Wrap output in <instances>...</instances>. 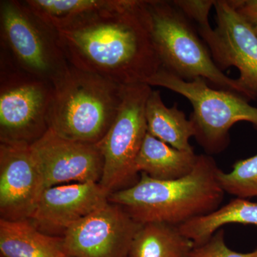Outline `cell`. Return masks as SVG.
Returning <instances> with one entry per match:
<instances>
[{"instance_id":"3957f363","label":"cell","mask_w":257,"mask_h":257,"mask_svg":"<svg viewBox=\"0 0 257 257\" xmlns=\"http://www.w3.org/2000/svg\"><path fill=\"white\" fill-rule=\"evenodd\" d=\"M53 85L50 128L67 140L97 145L117 114L125 85L71 65Z\"/></svg>"},{"instance_id":"5b68a950","label":"cell","mask_w":257,"mask_h":257,"mask_svg":"<svg viewBox=\"0 0 257 257\" xmlns=\"http://www.w3.org/2000/svg\"><path fill=\"white\" fill-rule=\"evenodd\" d=\"M145 84L166 88L188 99L194 138L208 154L219 153L228 146L230 128L239 121L251 123L257 130L256 107L237 93L212 89L202 77L186 81L161 68Z\"/></svg>"},{"instance_id":"9a60e30c","label":"cell","mask_w":257,"mask_h":257,"mask_svg":"<svg viewBox=\"0 0 257 257\" xmlns=\"http://www.w3.org/2000/svg\"><path fill=\"white\" fill-rule=\"evenodd\" d=\"M197 157L194 152L181 151L147 133L135 165L138 173L157 180H174L189 175Z\"/></svg>"},{"instance_id":"ffe728a7","label":"cell","mask_w":257,"mask_h":257,"mask_svg":"<svg viewBox=\"0 0 257 257\" xmlns=\"http://www.w3.org/2000/svg\"><path fill=\"white\" fill-rule=\"evenodd\" d=\"M218 179L225 193L242 199L257 197V153L235 162L228 173L220 170Z\"/></svg>"},{"instance_id":"7c38bea8","label":"cell","mask_w":257,"mask_h":257,"mask_svg":"<svg viewBox=\"0 0 257 257\" xmlns=\"http://www.w3.org/2000/svg\"><path fill=\"white\" fill-rule=\"evenodd\" d=\"M45 189L30 145L0 143L1 219H30Z\"/></svg>"},{"instance_id":"8992f818","label":"cell","mask_w":257,"mask_h":257,"mask_svg":"<svg viewBox=\"0 0 257 257\" xmlns=\"http://www.w3.org/2000/svg\"><path fill=\"white\" fill-rule=\"evenodd\" d=\"M1 54L18 68L54 83L69 69L57 32L42 21L25 1L0 2Z\"/></svg>"},{"instance_id":"e0dca14e","label":"cell","mask_w":257,"mask_h":257,"mask_svg":"<svg viewBox=\"0 0 257 257\" xmlns=\"http://www.w3.org/2000/svg\"><path fill=\"white\" fill-rule=\"evenodd\" d=\"M229 224L253 225L257 228V202L236 197L209 214L179 225V229L197 247L207 243L216 231Z\"/></svg>"},{"instance_id":"52a82bcc","label":"cell","mask_w":257,"mask_h":257,"mask_svg":"<svg viewBox=\"0 0 257 257\" xmlns=\"http://www.w3.org/2000/svg\"><path fill=\"white\" fill-rule=\"evenodd\" d=\"M53 83L0 55V143L32 145L50 128Z\"/></svg>"},{"instance_id":"44dd1931","label":"cell","mask_w":257,"mask_h":257,"mask_svg":"<svg viewBox=\"0 0 257 257\" xmlns=\"http://www.w3.org/2000/svg\"><path fill=\"white\" fill-rule=\"evenodd\" d=\"M187 257H257V249L249 253H240L228 247L224 229L213 235L207 243L193 248Z\"/></svg>"},{"instance_id":"ac0fdd59","label":"cell","mask_w":257,"mask_h":257,"mask_svg":"<svg viewBox=\"0 0 257 257\" xmlns=\"http://www.w3.org/2000/svg\"><path fill=\"white\" fill-rule=\"evenodd\" d=\"M194 248L179 226L147 223L135 235L128 257H187Z\"/></svg>"},{"instance_id":"ba28073f","label":"cell","mask_w":257,"mask_h":257,"mask_svg":"<svg viewBox=\"0 0 257 257\" xmlns=\"http://www.w3.org/2000/svg\"><path fill=\"white\" fill-rule=\"evenodd\" d=\"M152 90L144 83L125 85L117 114L97 144L104 158L99 184L109 194L138 182L135 163L147 134L145 109Z\"/></svg>"},{"instance_id":"6da1fadb","label":"cell","mask_w":257,"mask_h":257,"mask_svg":"<svg viewBox=\"0 0 257 257\" xmlns=\"http://www.w3.org/2000/svg\"><path fill=\"white\" fill-rule=\"evenodd\" d=\"M57 34L71 66L121 85L145 84L162 67L140 0H112Z\"/></svg>"},{"instance_id":"5bb4252c","label":"cell","mask_w":257,"mask_h":257,"mask_svg":"<svg viewBox=\"0 0 257 257\" xmlns=\"http://www.w3.org/2000/svg\"><path fill=\"white\" fill-rule=\"evenodd\" d=\"M1 257H72L63 236L42 232L29 219H0Z\"/></svg>"},{"instance_id":"d6986e66","label":"cell","mask_w":257,"mask_h":257,"mask_svg":"<svg viewBox=\"0 0 257 257\" xmlns=\"http://www.w3.org/2000/svg\"><path fill=\"white\" fill-rule=\"evenodd\" d=\"M112 0H26L25 3L55 32L110 5Z\"/></svg>"},{"instance_id":"7402d4cb","label":"cell","mask_w":257,"mask_h":257,"mask_svg":"<svg viewBox=\"0 0 257 257\" xmlns=\"http://www.w3.org/2000/svg\"><path fill=\"white\" fill-rule=\"evenodd\" d=\"M235 9L241 15L257 37V0H231Z\"/></svg>"},{"instance_id":"8fae6325","label":"cell","mask_w":257,"mask_h":257,"mask_svg":"<svg viewBox=\"0 0 257 257\" xmlns=\"http://www.w3.org/2000/svg\"><path fill=\"white\" fill-rule=\"evenodd\" d=\"M30 148L45 189L61 184L100 182L104 158L98 145L67 140L49 128Z\"/></svg>"},{"instance_id":"2e32d148","label":"cell","mask_w":257,"mask_h":257,"mask_svg":"<svg viewBox=\"0 0 257 257\" xmlns=\"http://www.w3.org/2000/svg\"><path fill=\"white\" fill-rule=\"evenodd\" d=\"M145 116L147 133L181 151L194 152L189 140L195 137L196 130L190 119H187L177 104L167 107L160 92H150L147 101Z\"/></svg>"},{"instance_id":"30bf717a","label":"cell","mask_w":257,"mask_h":257,"mask_svg":"<svg viewBox=\"0 0 257 257\" xmlns=\"http://www.w3.org/2000/svg\"><path fill=\"white\" fill-rule=\"evenodd\" d=\"M142 225L122 207L109 202L71 226L62 236L72 257H128Z\"/></svg>"},{"instance_id":"4fadbf2b","label":"cell","mask_w":257,"mask_h":257,"mask_svg":"<svg viewBox=\"0 0 257 257\" xmlns=\"http://www.w3.org/2000/svg\"><path fill=\"white\" fill-rule=\"evenodd\" d=\"M98 182L61 184L45 189L29 220L46 234L58 236L109 202Z\"/></svg>"},{"instance_id":"7a4b0ae2","label":"cell","mask_w":257,"mask_h":257,"mask_svg":"<svg viewBox=\"0 0 257 257\" xmlns=\"http://www.w3.org/2000/svg\"><path fill=\"white\" fill-rule=\"evenodd\" d=\"M220 169L209 155H198L189 175L174 180L152 179L146 174L136 184L109 196L141 224L179 225L219 208L225 192L218 179Z\"/></svg>"},{"instance_id":"9c48e42d","label":"cell","mask_w":257,"mask_h":257,"mask_svg":"<svg viewBox=\"0 0 257 257\" xmlns=\"http://www.w3.org/2000/svg\"><path fill=\"white\" fill-rule=\"evenodd\" d=\"M217 27L209 20L196 24L197 32L220 70L231 67L239 71L238 78L248 100L257 99V37L247 22L235 9L231 0H215Z\"/></svg>"},{"instance_id":"277c9868","label":"cell","mask_w":257,"mask_h":257,"mask_svg":"<svg viewBox=\"0 0 257 257\" xmlns=\"http://www.w3.org/2000/svg\"><path fill=\"white\" fill-rule=\"evenodd\" d=\"M140 4L161 68L186 81L202 77L248 100L238 79L218 68L192 22L174 1L140 0Z\"/></svg>"}]
</instances>
